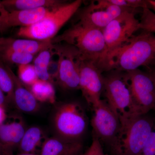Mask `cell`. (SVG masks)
I'll return each mask as SVG.
<instances>
[{
    "label": "cell",
    "mask_w": 155,
    "mask_h": 155,
    "mask_svg": "<svg viewBox=\"0 0 155 155\" xmlns=\"http://www.w3.org/2000/svg\"><path fill=\"white\" fill-rule=\"evenodd\" d=\"M155 64V36L152 32L144 31L111 53L106 60L104 70L127 72Z\"/></svg>",
    "instance_id": "6da1fadb"
},
{
    "label": "cell",
    "mask_w": 155,
    "mask_h": 155,
    "mask_svg": "<svg viewBox=\"0 0 155 155\" xmlns=\"http://www.w3.org/2000/svg\"><path fill=\"white\" fill-rule=\"evenodd\" d=\"M52 42H63L74 47L82 58L96 63L103 71L106 46L101 29L76 22Z\"/></svg>",
    "instance_id": "7a4b0ae2"
},
{
    "label": "cell",
    "mask_w": 155,
    "mask_h": 155,
    "mask_svg": "<svg viewBox=\"0 0 155 155\" xmlns=\"http://www.w3.org/2000/svg\"><path fill=\"white\" fill-rule=\"evenodd\" d=\"M105 100L121 122L141 115L134 101L127 72L110 70L103 72Z\"/></svg>",
    "instance_id": "3957f363"
},
{
    "label": "cell",
    "mask_w": 155,
    "mask_h": 155,
    "mask_svg": "<svg viewBox=\"0 0 155 155\" xmlns=\"http://www.w3.org/2000/svg\"><path fill=\"white\" fill-rule=\"evenodd\" d=\"M147 114L121 122L119 133L110 146L114 155L140 154L155 122Z\"/></svg>",
    "instance_id": "277c9868"
},
{
    "label": "cell",
    "mask_w": 155,
    "mask_h": 155,
    "mask_svg": "<svg viewBox=\"0 0 155 155\" xmlns=\"http://www.w3.org/2000/svg\"><path fill=\"white\" fill-rule=\"evenodd\" d=\"M83 3L82 0L65 2L53 9L39 22L28 27H20L17 35L36 40L52 41L61 28L76 14Z\"/></svg>",
    "instance_id": "5b68a950"
},
{
    "label": "cell",
    "mask_w": 155,
    "mask_h": 155,
    "mask_svg": "<svg viewBox=\"0 0 155 155\" xmlns=\"http://www.w3.org/2000/svg\"><path fill=\"white\" fill-rule=\"evenodd\" d=\"M87 124L85 111L80 104L75 102L61 104L53 118L56 136L68 141H80Z\"/></svg>",
    "instance_id": "8992f818"
},
{
    "label": "cell",
    "mask_w": 155,
    "mask_h": 155,
    "mask_svg": "<svg viewBox=\"0 0 155 155\" xmlns=\"http://www.w3.org/2000/svg\"><path fill=\"white\" fill-rule=\"evenodd\" d=\"M137 9H130L114 19L103 30L106 46V58L127 43L137 31L142 28L141 22L136 18Z\"/></svg>",
    "instance_id": "52a82bcc"
},
{
    "label": "cell",
    "mask_w": 155,
    "mask_h": 155,
    "mask_svg": "<svg viewBox=\"0 0 155 155\" xmlns=\"http://www.w3.org/2000/svg\"><path fill=\"white\" fill-rule=\"evenodd\" d=\"M54 50L58 57L59 86L65 90L79 89L80 53L75 47L67 44L54 45Z\"/></svg>",
    "instance_id": "ba28073f"
},
{
    "label": "cell",
    "mask_w": 155,
    "mask_h": 155,
    "mask_svg": "<svg viewBox=\"0 0 155 155\" xmlns=\"http://www.w3.org/2000/svg\"><path fill=\"white\" fill-rule=\"evenodd\" d=\"M92 109L94 113L91 125L93 136L110 147L120 131V119L105 100H102Z\"/></svg>",
    "instance_id": "9c48e42d"
},
{
    "label": "cell",
    "mask_w": 155,
    "mask_h": 155,
    "mask_svg": "<svg viewBox=\"0 0 155 155\" xmlns=\"http://www.w3.org/2000/svg\"><path fill=\"white\" fill-rule=\"evenodd\" d=\"M130 9L115 5L109 0L92 1L79 9L77 21L82 24L103 30L114 19Z\"/></svg>",
    "instance_id": "30bf717a"
},
{
    "label": "cell",
    "mask_w": 155,
    "mask_h": 155,
    "mask_svg": "<svg viewBox=\"0 0 155 155\" xmlns=\"http://www.w3.org/2000/svg\"><path fill=\"white\" fill-rule=\"evenodd\" d=\"M126 72L134 101L140 114L155 110V85L148 72L139 69Z\"/></svg>",
    "instance_id": "8fae6325"
},
{
    "label": "cell",
    "mask_w": 155,
    "mask_h": 155,
    "mask_svg": "<svg viewBox=\"0 0 155 155\" xmlns=\"http://www.w3.org/2000/svg\"><path fill=\"white\" fill-rule=\"evenodd\" d=\"M104 86L102 71L96 63L84 59L81 56L79 90L92 108L101 101Z\"/></svg>",
    "instance_id": "7c38bea8"
},
{
    "label": "cell",
    "mask_w": 155,
    "mask_h": 155,
    "mask_svg": "<svg viewBox=\"0 0 155 155\" xmlns=\"http://www.w3.org/2000/svg\"><path fill=\"white\" fill-rule=\"evenodd\" d=\"M26 129L24 120L20 116L7 117L0 126V144L12 154V150L19 146Z\"/></svg>",
    "instance_id": "4fadbf2b"
},
{
    "label": "cell",
    "mask_w": 155,
    "mask_h": 155,
    "mask_svg": "<svg viewBox=\"0 0 155 155\" xmlns=\"http://www.w3.org/2000/svg\"><path fill=\"white\" fill-rule=\"evenodd\" d=\"M9 69L14 83V104L23 113L31 114L36 112L39 108L38 102L29 87L20 81L10 67Z\"/></svg>",
    "instance_id": "5bb4252c"
},
{
    "label": "cell",
    "mask_w": 155,
    "mask_h": 155,
    "mask_svg": "<svg viewBox=\"0 0 155 155\" xmlns=\"http://www.w3.org/2000/svg\"><path fill=\"white\" fill-rule=\"evenodd\" d=\"M83 148L81 141H70L58 136L46 138L40 155H79Z\"/></svg>",
    "instance_id": "9a60e30c"
},
{
    "label": "cell",
    "mask_w": 155,
    "mask_h": 155,
    "mask_svg": "<svg viewBox=\"0 0 155 155\" xmlns=\"http://www.w3.org/2000/svg\"><path fill=\"white\" fill-rule=\"evenodd\" d=\"M54 8H41L9 12L7 22L8 28L15 26L20 28L33 25L47 16Z\"/></svg>",
    "instance_id": "2e32d148"
},
{
    "label": "cell",
    "mask_w": 155,
    "mask_h": 155,
    "mask_svg": "<svg viewBox=\"0 0 155 155\" xmlns=\"http://www.w3.org/2000/svg\"><path fill=\"white\" fill-rule=\"evenodd\" d=\"M1 3L9 12L41 8H55L65 1L59 0H3Z\"/></svg>",
    "instance_id": "e0dca14e"
},
{
    "label": "cell",
    "mask_w": 155,
    "mask_h": 155,
    "mask_svg": "<svg viewBox=\"0 0 155 155\" xmlns=\"http://www.w3.org/2000/svg\"><path fill=\"white\" fill-rule=\"evenodd\" d=\"M54 45L52 41H42L31 39H14L12 38L6 49L35 55L44 50L53 48Z\"/></svg>",
    "instance_id": "ac0fdd59"
},
{
    "label": "cell",
    "mask_w": 155,
    "mask_h": 155,
    "mask_svg": "<svg viewBox=\"0 0 155 155\" xmlns=\"http://www.w3.org/2000/svg\"><path fill=\"white\" fill-rule=\"evenodd\" d=\"M46 139L40 127L33 126L26 129L19 146L20 153H34Z\"/></svg>",
    "instance_id": "d6986e66"
},
{
    "label": "cell",
    "mask_w": 155,
    "mask_h": 155,
    "mask_svg": "<svg viewBox=\"0 0 155 155\" xmlns=\"http://www.w3.org/2000/svg\"><path fill=\"white\" fill-rule=\"evenodd\" d=\"M29 88L38 101L51 104L55 102V90L51 82L38 79Z\"/></svg>",
    "instance_id": "ffe728a7"
},
{
    "label": "cell",
    "mask_w": 155,
    "mask_h": 155,
    "mask_svg": "<svg viewBox=\"0 0 155 155\" xmlns=\"http://www.w3.org/2000/svg\"><path fill=\"white\" fill-rule=\"evenodd\" d=\"M54 46L51 48L42 51L34 59L33 65L39 80L50 82L48 69L50 61L52 60V57L55 54Z\"/></svg>",
    "instance_id": "44dd1931"
},
{
    "label": "cell",
    "mask_w": 155,
    "mask_h": 155,
    "mask_svg": "<svg viewBox=\"0 0 155 155\" xmlns=\"http://www.w3.org/2000/svg\"><path fill=\"white\" fill-rule=\"evenodd\" d=\"M9 67L0 61V88L5 96L8 103H14V83Z\"/></svg>",
    "instance_id": "7402d4cb"
},
{
    "label": "cell",
    "mask_w": 155,
    "mask_h": 155,
    "mask_svg": "<svg viewBox=\"0 0 155 155\" xmlns=\"http://www.w3.org/2000/svg\"><path fill=\"white\" fill-rule=\"evenodd\" d=\"M34 55L31 54L8 49H6L0 55L3 61L18 66L30 64L34 59Z\"/></svg>",
    "instance_id": "603a6c76"
},
{
    "label": "cell",
    "mask_w": 155,
    "mask_h": 155,
    "mask_svg": "<svg viewBox=\"0 0 155 155\" xmlns=\"http://www.w3.org/2000/svg\"><path fill=\"white\" fill-rule=\"evenodd\" d=\"M17 76L20 81L28 87L38 79L33 64H31L18 66Z\"/></svg>",
    "instance_id": "cb8c5ba5"
},
{
    "label": "cell",
    "mask_w": 155,
    "mask_h": 155,
    "mask_svg": "<svg viewBox=\"0 0 155 155\" xmlns=\"http://www.w3.org/2000/svg\"><path fill=\"white\" fill-rule=\"evenodd\" d=\"M115 5L126 8L137 9L148 8L147 1L141 0H109Z\"/></svg>",
    "instance_id": "d4e9b609"
},
{
    "label": "cell",
    "mask_w": 155,
    "mask_h": 155,
    "mask_svg": "<svg viewBox=\"0 0 155 155\" xmlns=\"http://www.w3.org/2000/svg\"><path fill=\"white\" fill-rule=\"evenodd\" d=\"M139 155H155V122L146 143Z\"/></svg>",
    "instance_id": "484cf974"
},
{
    "label": "cell",
    "mask_w": 155,
    "mask_h": 155,
    "mask_svg": "<svg viewBox=\"0 0 155 155\" xmlns=\"http://www.w3.org/2000/svg\"><path fill=\"white\" fill-rule=\"evenodd\" d=\"M59 63L58 60H51L48 67V72L49 76L50 82L53 84L58 83L59 76Z\"/></svg>",
    "instance_id": "4316f807"
},
{
    "label": "cell",
    "mask_w": 155,
    "mask_h": 155,
    "mask_svg": "<svg viewBox=\"0 0 155 155\" xmlns=\"http://www.w3.org/2000/svg\"><path fill=\"white\" fill-rule=\"evenodd\" d=\"M9 12L0 2V33L8 28V18Z\"/></svg>",
    "instance_id": "83f0119b"
},
{
    "label": "cell",
    "mask_w": 155,
    "mask_h": 155,
    "mask_svg": "<svg viewBox=\"0 0 155 155\" xmlns=\"http://www.w3.org/2000/svg\"><path fill=\"white\" fill-rule=\"evenodd\" d=\"M92 142L94 146V152L93 155H105L101 142L99 140L93 136Z\"/></svg>",
    "instance_id": "f1b7e54d"
},
{
    "label": "cell",
    "mask_w": 155,
    "mask_h": 155,
    "mask_svg": "<svg viewBox=\"0 0 155 155\" xmlns=\"http://www.w3.org/2000/svg\"><path fill=\"white\" fill-rule=\"evenodd\" d=\"M12 38H0V55L7 48Z\"/></svg>",
    "instance_id": "f546056e"
},
{
    "label": "cell",
    "mask_w": 155,
    "mask_h": 155,
    "mask_svg": "<svg viewBox=\"0 0 155 155\" xmlns=\"http://www.w3.org/2000/svg\"><path fill=\"white\" fill-rule=\"evenodd\" d=\"M8 103L5 96L0 88V107L5 108L6 104Z\"/></svg>",
    "instance_id": "4dcf8cb0"
},
{
    "label": "cell",
    "mask_w": 155,
    "mask_h": 155,
    "mask_svg": "<svg viewBox=\"0 0 155 155\" xmlns=\"http://www.w3.org/2000/svg\"><path fill=\"white\" fill-rule=\"evenodd\" d=\"M7 118L5 108L0 107V126L5 122Z\"/></svg>",
    "instance_id": "1f68e13d"
},
{
    "label": "cell",
    "mask_w": 155,
    "mask_h": 155,
    "mask_svg": "<svg viewBox=\"0 0 155 155\" xmlns=\"http://www.w3.org/2000/svg\"><path fill=\"white\" fill-rule=\"evenodd\" d=\"M94 143L92 142L91 145L90 146L89 148L82 155H93L94 152Z\"/></svg>",
    "instance_id": "d6a6232c"
},
{
    "label": "cell",
    "mask_w": 155,
    "mask_h": 155,
    "mask_svg": "<svg viewBox=\"0 0 155 155\" xmlns=\"http://www.w3.org/2000/svg\"><path fill=\"white\" fill-rule=\"evenodd\" d=\"M148 72L153 79L155 85V68H150L149 71Z\"/></svg>",
    "instance_id": "836d02e7"
},
{
    "label": "cell",
    "mask_w": 155,
    "mask_h": 155,
    "mask_svg": "<svg viewBox=\"0 0 155 155\" xmlns=\"http://www.w3.org/2000/svg\"><path fill=\"white\" fill-rule=\"evenodd\" d=\"M149 8L152 9L155 11V0H148L147 1Z\"/></svg>",
    "instance_id": "e575fe53"
},
{
    "label": "cell",
    "mask_w": 155,
    "mask_h": 155,
    "mask_svg": "<svg viewBox=\"0 0 155 155\" xmlns=\"http://www.w3.org/2000/svg\"><path fill=\"white\" fill-rule=\"evenodd\" d=\"M0 155H13L12 154L8 152L5 149L4 147L0 144Z\"/></svg>",
    "instance_id": "d590c367"
},
{
    "label": "cell",
    "mask_w": 155,
    "mask_h": 155,
    "mask_svg": "<svg viewBox=\"0 0 155 155\" xmlns=\"http://www.w3.org/2000/svg\"><path fill=\"white\" fill-rule=\"evenodd\" d=\"M17 155H39L35 154V153H20L19 154Z\"/></svg>",
    "instance_id": "8d00e7d4"
},
{
    "label": "cell",
    "mask_w": 155,
    "mask_h": 155,
    "mask_svg": "<svg viewBox=\"0 0 155 155\" xmlns=\"http://www.w3.org/2000/svg\"></svg>",
    "instance_id": "74e56055"
}]
</instances>
